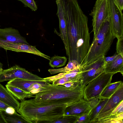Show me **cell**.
Masks as SVG:
<instances>
[{"mask_svg":"<svg viewBox=\"0 0 123 123\" xmlns=\"http://www.w3.org/2000/svg\"><path fill=\"white\" fill-rule=\"evenodd\" d=\"M108 1L112 32L117 38L123 36V13L114 0Z\"/></svg>","mask_w":123,"mask_h":123,"instance_id":"obj_9","label":"cell"},{"mask_svg":"<svg viewBox=\"0 0 123 123\" xmlns=\"http://www.w3.org/2000/svg\"><path fill=\"white\" fill-rule=\"evenodd\" d=\"M90 122L89 113H86L78 117L76 123H90Z\"/></svg>","mask_w":123,"mask_h":123,"instance_id":"obj_27","label":"cell"},{"mask_svg":"<svg viewBox=\"0 0 123 123\" xmlns=\"http://www.w3.org/2000/svg\"><path fill=\"white\" fill-rule=\"evenodd\" d=\"M81 67L80 64L76 60L68 61L67 65L64 67L59 69H50L49 72L51 74L62 72H69L74 69Z\"/></svg>","mask_w":123,"mask_h":123,"instance_id":"obj_20","label":"cell"},{"mask_svg":"<svg viewBox=\"0 0 123 123\" xmlns=\"http://www.w3.org/2000/svg\"><path fill=\"white\" fill-rule=\"evenodd\" d=\"M113 74L104 72L89 82L83 89V98L87 101L99 97L104 89L111 83Z\"/></svg>","mask_w":123,"mask_h":123,"instance_id":"obj_5","label":"cell"},{"mask_svg":"<svg viewBox=\"0 0 123 123\" xmlns=\"http://www.w3.org/2000/svg\"><path fill=\"white\" fill-rule=\"evenodd\" d=\"M117 39L116 46L117 53L123 56V36L118 38Z\"/></svg>","mask_w":123,"mask_h":123,"instance_id":"obj_26","label":"cell"},{"mask_svg":"<svg viewBox=\"0 0 123 123\" xmlns=\"http://www.w3.org/2000/svg\"><path fill=\"white\" fill-rule=\"evenodd\" d=\"M3 66V64L0 62V74L3 70L2 69Z\"/></svg>","mask_w":123,"mask_h":123,"instance_id":"obj_34","label":"cell"},{"mask_svg":"<svg viewBox=\"0 0 123 123\" xmlns=\"http://www.w3.org/2000/svg\"><path fill=\"white\" fill-rule=\"evenodd\" d=\"M83 88L80 84L74 87L50 83L43 87L33 99L46 105L65 104L70 106L83 98Z\"/></svg>","mask_w":123,"mask_h":123,"instance_id":"obj_3","label":"cell"},{"mask_svg":"<svg viewBox=\"0 0 123 123\" xmlns=\"http://www.w3.org/2000/svg\"><path fill=\"white\" fill-rule=\"evenodd\" d=\"M123 113L109 117L97 121L95 123H123Z\"/></svg>","mask_w":123,"mask_h":123,"instance_id":"obj_23","label":"cell"},{"mask_svg":"<svg viewBox=\"0 0 123 123\" xmlns=\"http://www.w3.org/2000/svg\"><path fill=\"white\" fill-rule=\"evenodd\" d=\"M56 2L57 7V14L59 19L60 31L59 33H58L57 31L56 33L60 37L62 41L68 56V48L64 11L61 0H56Z\"/></svg>","mask_w":123,"mask_h":123,"instance_id":"obj_13","label":"cell"},{"mask_svg":"<svg viewBox=\"0 0 123 123\" xmlns=\"http://www.w3.org/2000/svg\"><path fill=\"white\" fill-rule=\"evenodd\" d=\"M115 38L112 32L109 14L102 24L95 38L93 39L88 53L81 66V68L102 56H105Z\"/></svg>","mask_w":123,"mask_h":123,"instance_id":"obj_4","label":"cell"},{"mask_svg":"<svg viewBox=\"0 0 123 123\" xmlns=\"http://www.w3.org/2000/svg\"><path fill=\"white\" fill-rule=\"evenodd\" d=\"M117 55L116 53L114 55L111 56L106 57L104 56V58L105 63H106L112 61L115 57Z\"/></svg>","mask_w":123,"mask_h":123,"instance_id":"obj_31","label":"cell"},{"mask_svg":"<svg viewBox=\"0 0 123 123\" xmlns=\"http://www.w3.org/2000/svg\"><path fill=\"white\" fill-rule=\"evenodd\" d=\"M115 3L122 11L123 10V0H114Z\"/></svg>","mask_w":123,"mask_h":123,"instance_id":"obj_30","label":"cell"},{"mask_svg":"<svg viewBox=\"0 0 123 123\" xmlns=\"http://www.w3.org/2000/svg\"><path fill=\"white\" fill-rule=\"evenodd\" d=\"M109 98L100 99L98 104L94 107L89 114L90 123H92L96 116L107 102Z\"/></svg>","mask_w":123,"mask_h":123,"instance_id":"obj_21","label":"cell"},{"mask_svg":"<svg viewBox=\"0 0 123 123\" xmlns=\"http://www.w3.org/2000/svg\"><path fill=\"white\" fill-rule=\"evenodd\" d=\"M21 2L26 7L31 9L32 11H35L37 9V6L34 0H18Z\"/></svg>","mask_w":123,"mask_h":123,"instance_id":"obj_25","label":"cell"},{"mask_svg":"<svg viewBox=\"0 0 123 123\" xmlns=\"http://www.w3.org/2000/svg\"><path fill=\"white\" fill-rule=\"evenodd\" d=\"M67 61V58L65 56H55L50 58L49 65L53 68L61 67L65 65Z\"/></svg>","mask_w":123,"mask_h":123,"instance_id":"obj_22","label":"cell"},{"mask_svg":"<svg viewBox=\"0 0 123 123\" xmlns=\"http://www.w3.org/2000/svg\"><path fill=\"white\" fill-rule=\"evenodd\" d=\"M123 100V84L109 98L107 102L92 123L98 120L106 118L111 114L117 106Z\"/></svg>","mask_w":123,"mask_h":123,"instance_id":"obj_11","label":"cell"},{"mask_svg":"<svg viewBox=\"0 0 123 123\" xmlns=\"http://www.w3.org/2000/svg\"><path fill=\"white\" fill-rule=\"evenodd\" d=\"M123 107V100L117 106L112 112L111 115H116L117 113L122 107Z\"/></svg>","mask_w":123,"mask_h":123,"instance_id":"obj_28","label":"cell"},{"mask_svg":"<svg viewBox=\"0 0 123 123\" xmlns=\"http://www.w3.org/2000/svg\"><path fill=\"white\" fill-rule=\"evenodd\" d=\"M1 111L6 123H28L21 115L17 113L16 111L13 114H10L7 113L5 111Z\"/></svg>","mask_w":123,"mask_h":123,"instance_id":"obj_19","label":"cell"},{"mask_svg":"<svg viewBox=\"0 0 123 123\" xmlns=\"http://www.w3.org/2000/svg\"><path fill=\"white\" fill-rule=\"evenodd\" d=\"M50 83L45 81H33L16 79L9 81L6 84L18 88L24 91L36 94L42 88Z\"/></svg>","mask_w":123,"mask_h":123,"instance_id":"obj_12","label":"cell"},{"mask_svg":"<svg viewBox=\"0 0 123 123\" xmlns=\"http://www.w3.org/2000/svg\"><path fill=\"white\" fill-rule=\"evenodd\" d=\"M0 41L29 44L25 38L20 35L18 30L12 27L0 28Z\"/></svg>","mask_w":123,"mask_h":123,"instance_id":"obj_14","label":"cell"},{"mask_svg":"<svg viewBox=\"0 0 123 123\" xmlns=\"http://www.w3.org/2000/svg\"><path fill=\"white\" fill-rule=\"evenodd\" d=\"M104 72L114 74L118 72L123 75V56L117 54L113 60L105 63Z\"/></svg>","mask_w":123,"mask_h":123,"instance_id":"obj_15","label":"cell"},{"mask_svg":"<svg viewBox=\"0 0 123 123\" xmlns=\"http://www.w3.org/2000/svg\"><path fill=\"white\" fill-rule=\"evenodd\" d=\"M16 79L33 81H45L44 78L33 74L17 65L3 70L0 74V82Z\"/></svg>","mask_w":123,"mask_h":123,"instance_id":"obj_8","label":"cell"},{"mask_svg":"<svg viewBox=\"0 0 123 123\" xmlns=\"http://www.w3.org/2000/svg\"><path fill=\"white\" fill-rule=\"evenodd\" d=\"M66 21L68 61L76 60L80 66L89 50L90 33L87 16L77 0H61Z\"/></svg>","mask_w":123,"mask_h":123,"instance_id":"obj_1","label":"cell"},{"mask_svg":"<svg viewBox=\"0 0 123 123\" xmlns=\"http://www.w3.org/2000/svg\"><path fill=\"white\" fill-rule=\"evenodd\" d=\"M109 14L108 0H97L90 14L92 17L93 39L95 38L102 24Z\"/></svg>","mask_w":123,"mask_h":123,"instance_id":"obj_6","label":"cell"},{"mask_svg":"<svg viewBox=\"0 0 123 123\" xmlns=\"http://www.w3.org/2000/svg\"><path fill=\"white\" fill-rule=\"evenodd\" d=\"M5 111L7 113L10 114H13L16 111V110L14 108L9 106L6 109Z\"/></svg>","mask_w":123,"mask_h":123,"instance_id":"obj_29","label":"cell"},{"mask_svg":"<svg viewBox=\"0 0 123 123\" xmlns=\"http://www.w3.org/2000/svg\"><path fill=\"white\" fill-rule=\"evenodd\" d=\"M9 106L0 100V110L5 111L6 109Z\"/></svg>","mask_w":123,"mask_h":123,"instance_id":"obj_32","label":"cell"},{"mask_svg":"<svg viewBox=\"0 0 123 123\" xmlns=\"http://www.w3.org/2000/svg\"><path fill=\"white\" fill-rule=\"evenodd\" d=\"M6 123L2 114L1 111L0 110V123Z\"/></svg>","mask_w":123,"mask_h":123,"instance_id":"obj_33","label":"cell"},{"mask_svg":"<svg viewBox=\"0 0 123 123\" xmlns=\"http://www.w3.org/2000/svg\"><path fill=\"white\" fill-rule=\"evenodd\" d=\"M123 84L121 81L113 83H111L103 90L99 95L101 99L109 98Z\"/></svg>","mask_w":123,"mask_h":123,"instance_id":"obj_18","label":"cell"},{"mask_svg":"<svg viewBox=\"0 0 123 123\" xmlns=\"http://www.w3.org/2000/svg\"><path fill=\"white\" fill-rule=\"evenodd\" d=\"M100 99L97 97L89 101L83 98L67 107L64 115H72L78 117L89 113L99 102Z\"/></svg>","mask_w":123,"mask_h":123,"instance_id":"obj_10","label":"cell"},{"mask_svg":"<svg viewBox=\"0 0 123 123\" xmlns=\"http://www.w3.org/2000/svg\"><path fill=\"white\" fill-rule=\"evenodd\" d=\"M0 100L17 111L19 108L20 103L10 92L6 88L0 83Z\"/></svg>","mask_w":123,"mask_h":123,"instance_id":"obj_16","label":"cell"},{"mask_svg":"<svg viewBox=\"0 0 123 123\" xmlns=\"http://www.w3.org/2000/svg\"><path fill=\"white\" fill-rule=\"evenodd\" d=\"M66 104L44 105L31 99L21 100L17 111L28 123H53L64 114Z\"/></svg>","mask_w":123,"mask_h":123,"instance_id":"obj_2","label":"cell"},{"mask_svg":"<svg viewBox=\"0 0 123 123\" xmlns=\"http://www.w3.org/2000/svg\"><path fill=\"white\" fill-rule=\"evenodd\" d=\"M104 56L81 68L79 83L83 89L89 82L104 72Z\"/></svg>","mask_w":123,"mask_h":123,"instance_id":"obj_7","label":"cell"},{"mask_svg":"<svg viewBox=\"0 0 123 123\" xmlns=\"http://www.w3.org/2000/svg\"><path fill=\"white\" fill-rule=\"evenodd\" d=\"M78 117L72 115H64L61 118L53 122L57 123H76Z\"/></svg>","mask_w":123,"mask_h":123,"instance_id":"obj_24","label":"cell"},{"mask_svg":"<svg viewBox=\"0 0 123 123\" xmlns=\"http://www.w3.org/2000/svg\"><path fill=\"white\" fill-rule=\"evenodd\" d=\"M6 86L9 92L17 99L21 101L26 98L35 97V94L26 92L18 88L6 85Z\"/></svg>","mask_w":123,"mask_h":123,"instance_id":"obj_17","label":"cell"}]
</instances>
